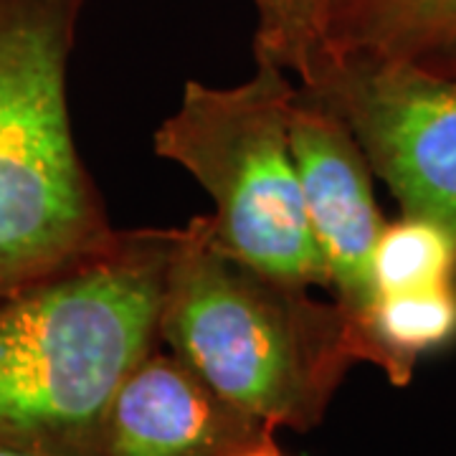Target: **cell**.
Wrapping results in <instances>:
<instances>
[{
  "label": "cell",
  "instance_id": "obj_1",
  "mask_svg": "<svg viewBox=\"0 0 456 456\" xmlns=\"http://www.w3.org/2000/svg\"><path fill=\"white\" fill-rule=\"evenodd\" d=\"M183 228L117 231L94 259L0 302V446L104 456L119 386L158 350Z\"/></svg>",
  "mask_w": 456,
  "mask_h": 456
},
{
  "label": "cell",
  "instance_id": "obj_2",
  "mask_svg": "<svg viewBox=\"0 0 456 456\" xmlns=\"http://www.w3.org/2000/svg\"><path fill=\"white\" fill-rule=\"evenodd\" d=\"M160 342L213 391L269 428L312 431L360 362L353 327L310 287L261 272L213 239L211 216L183 226L160 310Z\"/></svg>",
  "mask_w": 456,
  "mask_h": 456
},
{
  "label": "cell",
  "instance_id": "obj_3",
  "mask_svg": "<svg viewBox=\"0 0 456 456\" xmlns=\"http://www.w3.org/2000/svg\"><path fill=\"white\" fill-rule=\"evenodd\" d=\"M86 0H0V302L117 236L79 158L66 77Z\"/></svg>",
  "mask_w": 456,
  "mask_h": 456
},
{
  "label": "cell",
  "instance_id": "obj_4",
  "mask_svg": "<svg viewBox=\"0 0 456 456\" xmlns=\"http://www.w3.org/2000/svg\"><path fill=\"white\" fill-rule=\"evenodd\" d=\"M256 74L236 86L188 82L175 114L155 132V152L185 167L216 203L213 239L261 272L325 287L289 147L299 86L277 61L254 53Z\"/></svg>",
  "mask_w": 456,
  "mask_h": 456
},
{
  "label": "cell",
  "instance_id": "obj_5",
  "mask_svg": "<svg viewBox=\"0 0 456 456\" xmlns=\"http://www.w3.org/2000/svg\"><path fill=\"white\" fill-rule=\"evenodd\" d=\"M307 94L353 132L401 216L444 228L456 246V82L393 61L335 53Z\"/></svg>",
  "mask_w": 456,
  "mask_h": 456
},
{
  "label": "cell",
  "instance_id": "obj_6",
  "mask_svg": "<svg viewBox=\"0 0 456 456\" xmlns=\"http://www.w3.org/2000/svg\"><path fill=\"white\" fill-rule=\"evenodd\" d=\"M289 147L327 289L355 330L375 299L373 251L386 228L373 170L340 117L302 86L289 117Z\"/></svg>",
  "mask_w": 456,
  "mask_h": 456
},
{
  "label": "cell",
  "instance_id": "obj_7",
  "mask_svg": "<svg viewBox=\"0 0 456 456\" xmlns=\"http://www.w3.org/2000/svg\"><path fill=\"white\" fill-rule=\"evenodd\" d=\"M269 431L274 428L213 391L188 362L158 347L114 395L102 452L104 456H233Z\"/></svg>",
  "mask_w": 456,
  "mask_h": 456
},
{
  "label": "cell",
  "instance_id": "obj_8",
  "mask_svg": "<svg viewBox=\"0 0 456 456\" xmlns=\"http://www.w3.org/2000/svg\"><path fill=\"white\" fill-rule=\"evenodd\" d=\"M330 44L456 82V0H330Z\"/></svg>",
  "mask_w": 456,
  "mask_h": 456
},
{
  "label": "cell",
  "instance_id": "obj_9",
  "mask_svg": "<svg viewBox=\"0 0 456 456\" xmlns=\"http://www.w3.org/2000/svg\"><path fill=\"white\" fill-rule=\"evenodd\" d=\"M353 335L360 362L380 368L391 386L403 388L424 355L456 340V281L375 294Z\"/></svg>",
  "mask_w": 456,
  "mask_h": 456
},
{
  "label": "cell",
  "instance_id": "obj_10",
  "mask_svg": "<svg viewBox=\"0 0 456 456\" xmlns=\"http://www.w3.org/2000/svg\"><path fill=\"white\" fill-rule=\"evenodd\" d=\"M259 16L254 53L266 56L312 86L332 61L330 0H251Z\"/></svg>",
  "mask_w": 456,
  "mask_h": 456
},
{
  "label": "cell",
  "instance_id": "obj_11",
  "mask_svg": "<svg viewBox=\"0 0 456 456\" xmlns=\"http://www.w3.org/2000/svg\"><path fill=\"white\" fill-rule=\"evenodd\" d=\"M375 294L456 281V246L436 224L401 216L386 224L373 251Z\"/></svg>",
  "mask_w": 456,
  "mask_h": 456
},
{
  "label": "cell",
  "instance_id": "obj_12",
  "mask_svg": "<svg viewBox=\"0 0 456 456\" xmlns=\"http://www.w3.org/2000/svg\"><path fill=\"white\" fill-rule=\"evenodd\" d=\"M233 456H284V452L279 449L277 439H274V431H269L259 441H254L251 446H246V449H241L239 454Z\"/></svg>",
  "mask_w": 456,
  "mask_h": 456
},
{
  "label": "cell",
  "instance_id": "obj_13",
  "mask_svg": "<svg viewBox=\"0 0 456 456\" xmlns=\"http://www.w3.org/2000/svg\"><path fill=\"white\" fill-rule=\"evenodd\" d=\"M0 456H44V454H33V452H18V449H5V446H0Z\"/></svg>",
  "mask_w": 456,
  "mask_h": 456
}]
</instances>
